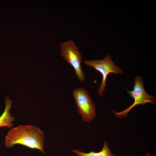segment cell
I'll return each mask as SVG.
<instances>
[{"mask_svg":"<svg viewBox=\"0 0 156 156\" xmlns=\"http://www.w3.org/2000/svg\"><path fill=\"white\" fill-rule=\"evenodd\" d=\"M77 110L83 120L90 122L96 115V107L87 90L84 88H77L73 92Z\"/></svg>","mask_w":156,"mask_h":156,"instance_id":"obj_5","label":"cell"},{"mask_svg":"<svg viewBox=\"0 0 156 156\" xmlns=\"http://www.w3.org/2000/svg\"><path fill=\"white\" fill-rule=\"evenodd\" d=\"M5 108L4 112L0 117V127H3L12 128L14 125L12 123L14 120V117L10 112L12 101L9 97L5 99Z\"/></svg>","mask_w":156,"mask_h":156,"instance_id":"obj_6","label":"cell"},{"mask_svg":"<svg viewBox=\"0 0 156 156\" xmlns=\"http://www.w3.org/2000/svg\"><path fill=\"white\" fill-rule=\"evenodd\" d=\"M146 151V154L145 156H151V155L150 153H148Z\"/></svg>","mask_w":156,"mask_h":156,"instance_id":"obj_8","label":"cell"},{"mask_svg":"<svg viewBox=\"0 0 156 156\" xmlns=\"http://www.w3.org/2000/svg\"><path fill=\"white\" fill-rule=\"evenodd\" d=\"M73 152L77 156H118L114 155L109 147L107 142L105 140L102 150L98 152L92 151L88 153H84L77 150H74Z\"/></svg>","mask_w":156,"mask_h":156,"instance_id":"obj_7","label":"cell"},{"mask_svg":"<svg viewBox=\"0 0 156 156\" xmlns=\"http://www.w3.org/2000/svg\"><path fill=\"white\" fill-rule=\"evenodd\" d=\"M43 132L35 126L20 125L10 129L5 136V146L10 148L20 144L31 148H36L44 153Z\"/></svg>","mask_w":156,"mask_h":156,"instance_id":"obj_1","label":"cell"},{"mask_svg":"<svg viewBox=\"0 0 156 156\" xmlns=\"http://www.w3.org/2000/svg\"><path fill=\"white\" fill-rule=\"evenodd\" d=\"M60 44L61 55L73 67L79 80L83 82L85 77L81 66L82 58L81 52L72 40L61 43Z\"/></svg>","mask_w":156,"mask_h":156,"instance_id":"obj_4","label":"cell"},{"mask_svg":"<svg viewBox=\"0 0 156 156\" xmlns=\"http://www.w3.org/2000/svg\"><path fill=\"white\" fill-rule=\"evenodd\" d=\"M134 80V84L132 90L130 91L125 88L127 92L134 99V103L128 108L120 112H117L112 111V112L117 117L121 118L126 117L128 113L137 105H144L148 103L152 104L155 103V97L153 96L148 94L145 90L143 77L137 76Z\"/></svg>","mask_w":156,"mask_h":156,"instance_id":"obj_2","label":"cell"},{"mask_svg":"<svg viewBox=\"0 0 156 156\" xmlns=\"http://www.w3.org/2000/svg\"><path fill=\"white\" fill-rule=\"evenodd\" d=\"M84 63L87 66L94 68L102 75V82L97 90V92L100 98H101L105 90L106 81L108 75L111 73L116 74H122V70L113 62L112 57L109 55H106L104 58L101 60H86Z\"/></svg>","mask_w":156,"mask_h":156,"instance_id":"obj_3","label":"cell"}]
</instances>
